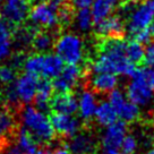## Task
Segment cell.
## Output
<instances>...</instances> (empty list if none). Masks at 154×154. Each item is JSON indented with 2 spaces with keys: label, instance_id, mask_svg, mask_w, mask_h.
<instances>
[{
  "label": "cell",
  "instance_id": "1",
  "mask_svg": "<svg viewBox=\"0 0 154 154\" xmlns=\"http://www.w3.org/2000/svg\"><path fill=\"white\" fill-rule=\"evenodd\" d=\"M92 72H108L121 77H130L137 69L126 56V41L121 38H106L100 52L92 63Z\"/></svg>",
  "mask_w": 154,
  "mask_h": 154
},
{
  "label": "cell",
  "instance_id": "2",
  "mask_svg": "<svg viewBox=\"0 0 154 154\" xmlns=\"http://www.w3.org/2000/svg\"><path fill=\"white\" fill-rule=\"evenodd\" d=\"M20 127L27 130L38 144H50L53 142L56 133L52 128L50 117L47 112L32 104H25L19 112Z\"/></svg>",
  "mask_w": 154,
  "mask_h": 154
},
{
  "label": "cell",
  "instance_id": "3",
  "mask_svg": "<svg viewBox=\"0 0 154 154\" xmlns=\"http://www.w3.org/2000/svg\"><path fill=\"white\" fill-rule=\"evenodd\" d=\"M129 78L125 91L127 97L140 106L142 111L152 110L154 106V87L147 79L145 68L136 69Z\"/></svg>",
  "mask_w": 154,
  "mask_h": 154
},
{
  "label": "cell",
  "instance_id": "4",
  "mask_svg": "<svg viewBox=\"0 0 154 154\" xmlns=\"http://www.w3.org/2000/svg\"><path fill=\"white\" fill-rule=\"evenodd\" d=\"M53 48L65 65H81L86 56L83 38L75 33L61 34L54 41Z\"/></svg>",
  "mask_w": 154,
  "mask_h": 154
},
{
  "label": "cell",
  "instance_id": "5",
  "mask_svg": "<svg viewBox=\"0 0 154 154\" xmlns=\"http://www.w3.org/2000/svg\"><path fill=\"white\" fill-rule=\"evenodd\" d=\"M128 134V126L122 120H116L111 125L103 127L100 136V149L102 154H110L120 151V146L125 136Z\"/></svg>",
  "mask_w": 154,
  "mask_h": 154
},
{
  "label": "cell",
  "instance_id": "6",
  "mask_svg": "<svg viewBox=\"0 0 154 154\" xmlns=\"http://www.w3.org/2000/svg\"><path fill=\"white\" fill-rule=\"evenodd\" d=\"M127 19L126 29L130 35L140 29H149L154 20V0H143L140 4L137 2Z\"/></svg>",
  "mask_w": 154,
  "mask_h": 154
},
{
  "label": "cell",
  "instance_id": "7",
  "mask_svg": "<svg viewBox=\"0 0 154 154\" xmlns=\"http://www.w3.org/2000/svg\"><path fill=\"white\" fill-rule=\"evenodd\" d=\"M29 17L35 27L52 29L58 25L57 8L53 7L49 0L38 1L32 8H29Z\"/></svg>",
  "mask_w": 154,
  "mask_h": 154
},
{
  "label": "cell",
  "instance_id": "8",
  "mask_svg": "<svg viewBox=\"0 0 154 154\" xmlns=\"http://www.w3.org/2000/svg\"><path fill=\"white\" fill-rule=\"evenodd\" d=\"M83 75L84 74L79 65H65L61 72L51 82L53 90L56 93L72 92L81 84Z\"/></svg>",
  "mask_w": 154,
  "mask_h": 154
},
{
  "label": "cell",
  "instance_id": "9",
  "mask_svg": "<svg viewBox=\"0 0 154 154\" xmlns=\"http://www.w3.org/2000/svg\"><path fill=\"white\" fill-rule=\"evenodd\" d=\"M38 84V77L29 72H25L16 77L11 86L14 88L19 104H31L33 103Z\"/></svg>",
  "mask_w": 154,
  "mask_h": 154
},
{
  "label": "cell",
  "instance_id": "10",
  "mask_svg": "<svg viewBox=\"0 0 154 154\" xmlns=\"http://www.w3.org/2000/svg\"><path fill=\"white\" fill-rule=\"evenodd\" d=\"M1 17L11 26H19L29 17V4L27 0H4Z\"/></svg>",
  "mask_w": 154,
  "mask_h": 154
},
{
  "label": "cell",
  "instance_id": "11",
  "mask_svg": "<svg viewBox=\"0 0 154 154\" xmlns=\"http://www.w3.org/2000/svg\"><path fill=\"white\" fill-rule=\"evenodd\" d=\"M50 121L56 135L65 138H70L79 130H82V120L75 115L53 112L50 117Z\"/></svg>",
  "mask_w": 154,
  "mask_h": 154
},
{
  "label": "cell",
  "instance_id": "12",
  "mask_svg": "<svg viewBox=\"0 0 154 154\" xmlns=\"http://www.w3.org/2000/svg\"><path fill=\"white\" fill-rule=\"evenodd\" d=\"M67 147L70 154H95L97 149V140L91 131L79 130L69 138Z\"/></svg>",
  "mask_w": 154,
  "mask_h": 154
},
{
  "label": "cell",
  "instance_id": "13",
  "mask_svg": "<svg viewBox=\"0 0 154 154\" xmlns=\"http://www.w3.org/2000/svg\"><path fill=\"white\" fill-rule=\"evenodd\" d=\"M77 113L82 121H91L99 104L97 94L92 88H84L77 95Z\"/></svg>",
  "mask_w": 154,
  "mask_h": 154
},
{
  "label": "cell",
  "instance_id": "14",
  "mask_svg": "<svg viewBox=\"0 0 154 154\" xmlns=\"http://www.w3.org/2000/svg\"><path fill=\"white\" fill-rule=\"evenodd\" d=\"M95 33L101 38H121L125 33V24L120 15H110L95 23Z\"/></svg>",
  "mask_w": 154,
  "mask_h": 154
},
{
  "label": "cell",
  "instance_id": "15",
  "mask_svg": "<svg viewBox=\"0 0 154 154\" xmlns=\"http://www.w3.org/2000/svg\"><path fill=\"white\" fill-rule=\"evenodd\" d=\"M119 85V76L108 72H93L90 78V88L96 94H108Z\"/></svg>",
  "mask_w": 154,
  "mask_h": 154
},
{
  "label": "cell",
  "instance_id": "16",
  "mask_svg": "<svg viewBox=\"0 0 154 154\" xmlns=\"http://www.w3.org/2000/svg\"><path fill=\"white\" fill-rule=\"evenodd\" d=\"M77 95L72 92H63L53 94L50 103V109L58 113L76 115L77 113Z\"/></svg>",
  "mask_w": 154,
  "mask_h": 154
},
{
  "label": "cell",
  "instance_id": "17",
  "mask_svg": "<svg viewBox=\"0 0 154 154\" xmlns=\"http://www.w3.org/2000/svg\"><path fill=\"white\" fill-rule=\"evenodd\" d=\"M53 94H54V90H53L52 83L47 78H42L41 81H38L36 93L33 100V106H35L40 110L47 112L48 110H50V103H51Z\"/></svg>",
  "mask_w": 154,
  "mask_h": 154
},
{
  "label": "cell",
  "instance_id": "18",
  "mask_svg": "<svg viewBox=\"0 0 154 154\" xmlns=\"http://www.w3.org/2000/svg\"><path fill=\"white\" fill-rule=\"evenodd\" d=\"M63 67H65V63L57 53L45 52L40 76L42 78H47V79H53L61 72Z\"/></svg>",
  "mask_w": 154,
  "mask_h": 154
},
{
  "label": "cell",
  "instance_id": "19",
  "mask_svg": "<svg viewBox=\"0 0 154 154\" xmlns=\"http://www.w3.org/2000/svg\"><path fill=\"white\" fill-rule=\"evenodd\" d=\"M120 2L121 0H94L91 5L94 23H97L113 14L117 7H119Z\"/></svg>",
  "mask_w": 154,
  "mask_h": 154
},
{
  "label": "cell",
  "instance_id": "20",
  "mask_svg": "<svg viewBox=\"0 0 154 154\" xmlns=\"http://www.w3.org/2000/svg\"><path fill=\"white\" fill-rule=\"evenodd\" d=\"M11 25L0 17V61H4L13 52V32Z\"/></svg>",
  "mask_w": 154,
  "mask_h": 154
},
{
  "label": "cell",
  "instance_id": "21",
  "mask_svg": "<svg viewBox=\"0 0 154 154\" xmlns=\"http://www.w3.org/2000/svg\"><path fill=\"white\" fill-rule=\"evenodd\" d=\"M93 119L95 120L97 126L106 127L111 125L112 122H115L116 120H118V116L113 106L109 103V101L103 100V101H99Z\"/></svg>",
  "mask_w": 154,
  "mask_h": 154
},
{
  "label": "cell",
  "instance_id": "22",
  "mask_svg": "<svg viewBox=\"0 0 154 154\" xmlns=\"http://www.w3.org/2000/svg\"><path fill=\"white\" fill-rule=\"evenodd\" d=\"M15 144L18 146L23 154H38L41 151L38 142L27 130L22 127L15 133Z\"/></svg>",
  "mask_w": 154,
  "mask_h": 154
},
{
  "label": "cell",
  "instance_id": "23",
  "mask_svg": "<svg viewBox=\"0 0 154 154\" xmlns=\"http://www.w3.org/2000/svg\"><path fill=\"white\" fill-rule=\"evenodd\" d=\"M38 27H19L13 33V48L18 49L19 51H23L26 48L31 47L32 40Z\"/></svg>",
  "mask_w": 154,
  "mask_h": 154
},
{
  "label": "cell",
  "instance_id": "24",
  "mask_svg": "<svg viewBox=\"0 0 154 154\" xmlns=\"http://www.w3.org/2000/svg\"><path fill=\"white\" fill-rule=\"evenodd\" d=\"M118 119L122 120L124 122L128 124H134L142 116V110L138 106H136L134 102H131L129 99H127L126 102L117 110Z\"/></svg>",
  "mask_w": 154,
  "mask_h": 154
},
{
  "label": "cell",
  "instance_id": "25",
  "mask_svg": "<svg viewBox=\"0 0 154 154\" xmlns=\"http://www.w3.org/2000/svg\"><path fill=\"white\" fill-rule=\"evenodd\" d=\"M54 45V38L50 32L38 29L33 36L31 47L40 53L49 52Z\"/></svg>",
  "mask_w": 154,
  "mask_h": 154
},
{
  "label": "cell",
  "instance_id": "26",
  "mask_svg": "<svg viewBox=\"0 0 154 154\" xmlns=\"http://www.w3.org/2000/svg\"><path fill=\"white\" fill-rule=\"evenodd\" d=\"M16 117L11 110L0 108V140L7 138L16 129Z\"/></svg>",
  "mask_w": 154,
  "mask_h": 154
},
{
  "label": "cell",
  "instance_id": "27",
  "mask_svg": "<svg viewBox=\"0 0 154 154\" xmlns=\"http://www.w3.org/2000/svg\"><path fill=\"white\" fill-rule=\"evenodd\" d=\"M74 23L76 29L82 32V33H87L92 29V26L94 24L92 11L90 8H78L77 13L74 15Z\"/></svg>",
  "mask_w": 154,
  "mask_h": 154
},
{
  "label": "cell",
  "instance_id": "28",
  "mask_svg": "<svg viewBox=\"0 0 154 154\" xmlns=\"http://www.w3.org/2000/svg\"><path fill=\"white\" fill-rule=\"evenodd\" d=\"M43 57L44 53H33V54H29L25 58L24 63H23V70L25 72H29L32 75L40 77L41 75V70H42V65H43Z\"/></svg>",
  "mask_w": 154,
  "mask_h": 154
},
{
  "label": "cell",
  "instance_id": "29",
  "mask_svg": "<svg viewBox=\"0 0 154 154\" xmlns=\"http://www.w3.org/2000/svg\"><path fill=\"white\" fill-rule=\"evenodd\" d=\"M144 53L145 48L138 41L131 40L129 42H126V56L133 63L138 65V63H143Z\"/></svg>",
  "mask_w": 154,
  "mask_h": 154
},
{
  "label": "cell",
  "instance_id": "30",
  "mask_svg": "<svg viewBox=\"0 0 154 154\" xmlns=\"http://www.w3.org/2000/svg\"><path fill=\"white\" fill-rule=\"evenodd\" d=\"M143 63H145V72L149 83L154 87V42L149 41L145 47Z\"/></svg>",
  "mask_w": 154,
  "mask_h": 154
},
{
  "label": "cell",
  "instance_id": "31",
  "mask_svg": "<svg viewBox=\"0 0 154 154\" xmlns=\"http://www.w3.org/2000/svg\"><path fill=\"white\" fill-rule=\"evenodd\" d=\"M140 147V142L138 136L135 134H128L125 136L120 146L122 154H136Z\"/></svg>",
  "mask_w": 154,
  "mask_h": 154
},
{
  "label": "cell",
  "instance_id": "32",
  "mask_svg": "<svg viewBox=\"0 0 154 154\" xmlns=\"http://www.w3.org/2000/svg\"><path fill=\"white\" fill-rule=\"evenodd\" d=\"M16 70L11 65H0V85L7 86L14 82L17 77Z\"/></svg>",
  "mask_w": 154,
  "mask_h": 154
},
{
  "label": "cell",
  "instance_id": "33",
  "mask_svg": "<svg viewBox=\"0 0 154 154\" xmlns=\"http://www.w3.org/2000/svg\"><path fill=\"white\" fill-rule=\"evenodd\" d=\"M131 38H133V40H136V41H138L142 44H147L151 41L152 35H151L149 29H140V31L136 32L135 34H133Z\"/></svg>",
  "mask_w": 154,
  "mask_h": 154
},
{
  "label": "cell",
  "instance_id": "34",
  "mask_svg": "<svg viewBox=\"0 0 154 154\" xmlns=\"http://www.w3.org/2000/svg\"><path fill=\"white\" fill-rule=\"evenodd\" d=\"M9 58H10L9 65H11L15 69H18V68H22L26 56L23 53V51H18V52H16L15 54H13V56H10Z\"/></svg>",
  "mask_w": 154,
  "mask_h": 154
},
{
  "label": "cell",
  "instance_id": "35",
  "mask_svg": "<svg viewBox=\"0 0 154 154\" xmlns=\"http://www.w3.org/2000/svg\"><path fill=\"white\" fill-rule=\"evenodd\" d=\"M0 154H23L22 151L19 149V147L15 143H11V144H7L6 146L1 147V151H0Z\"/></svg>",
  "mask_w": 154,
  "mask_h": 154
},
{
  "label": "cell",
  "instance_id": "36",
  "mask_svg": "<svg viewBox=\"0 0 154 154\" xmlns=\"http://www.w3.org/2000/svg\"><path fill=\"white\" fill-rule=\"evenodd\" d=\"M94 0H72V4L75 8H90Z\"/></svg>",
  "mask_w": 154,
  "mask_h": 154
},
{
  "label": "cell",
  "instance_id": "37",
  "mask_svg": "<svg viewBox=\"0 0 154 154\" xmlns=\"http://www.w3.org/2000/svg\"><path fill=\"white\" fill-rule=\"evenodd\" d=\"M51 154H70L67 145H58L51 149Z\"/></svg>",
  "mask_w": 154,
  "mask_h": 154
},
{
  "label": "cell",
  "instance_id": "38",
  "mask_svg": "<svg viewBox=\"0 0 154 154\" xmlns=\"http://www.w3.org/2000/svg\"><path fill=\"white\" fill-rule=\"evenodd\" d=\"M149 32H151V35H152V36L154 38V20L152 22V24L149 25Z\"/></svg>",
  "mask_w": 154,
  "mask_h": 154
},
{
  "label": "cell",
  "instance_id": "39",
  "mask_svg": "<svg viewBox=\"0 0 154 154\" xmlns=\"http://www.w3.org/2000/svg\"><path fill=\"white\" fill-rule=\"evenodd\" d=\"M4 102H5V100H4V93L0 91V108H1V106H2Z\"/></svg>",
  "mask_w": 154,
  "mask_h": 154
},
{
  "label": "cell",
  "instance_id": "40",
  "mask_svg": "<svg viewBox=\"0 0 154 154\" xmlns=\"http://www.w3.org/2000/svg\"><path fill=\"white\" fill-rule=\"evenodd\" d=\"M40 154H51V149H41Z\"/></svg>",
  "mask_w": 154,
  "mask_h": 154
},
{
  "label": "cell",
  "instance_id": "41",
  "mask_svg": "<svg viewBox=\"0 0 154 154\" xmlns=\"http://www.w3.org/2000/svg\"><path fill=\"white\" fill-rule=\"evenodd\" d=\"M145 154H154V146L149 147V149L146 151V153H145Z\"/></svg>",
  "mask_w": 154,
  "mask_h": 154
},
{
  "label": "cell",
  "instance_id": "42",
  "mask_svg": "<svg viewBox=\"0 0 154 154\" xmlns=\"http://www.w3.org/2000/svg\"><path fill=\"white\" fill-rule=\"evenodd\" d=\"M110 154H122V152L121 151H116V152H112V153Z\"/></svg>",
  "mask_w": 154,
  "mask_h": 154
},
{
  "label": "cell",
  "instance_id": "43",
  "mask_svg": "<svg viewBox=\"0 0 154 154\" xmlns=\"http://www.w3.org/2000/svg\"><path fill=\"white\" fill-rule=\"evenodd\" d=\"M152 119H153V121H154V106H153V108H152Z\"/></svg>",
  "mask_w": 154,
  "mask_h": 154
},
{
  "label": "cell",
  "instance_id": "44",
  "mask_svg": "<svg viewBox=\"0 0 154 154\" xmlns=\"http://www.w3.org/2000/svg\"><path fill=\"white\" fill-rule=\"evenodd\" d=\"M1 147H2V146H1V144H0V151H1Z\"/></svg>",
  "mask_w": 154,
  "mask_h": 154
},
{
  "label": "cell",
  "instance_id": "45",
  "mask_svg": "<svg viewBox=\"0 0 154 154\" xmlns=\"http://www.w3.org/2000/svg\"><path fill=\"white\" fill-rule=\"evenodd\" d=\"M38 1H43V0H38Z\"/></svg>",
  "mask_w": 154,
  "mask_h": 154
},
{
  "label": "cell",
  "instance_id": "46",
  "mask_svg": "<svg viewBox=\"0 0 154 154\" xmlns=\"http://www.w3.org/2000/svg\"><path fill=\"white\" fill-rule=\"evenodd\" d=\"M38 154H40V153H38Z\"/></svg>",
  "mask_w": 154,
  "mask_h": 154
}]
</instances>
